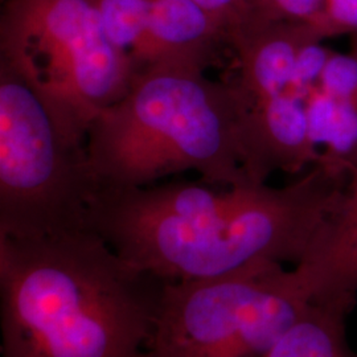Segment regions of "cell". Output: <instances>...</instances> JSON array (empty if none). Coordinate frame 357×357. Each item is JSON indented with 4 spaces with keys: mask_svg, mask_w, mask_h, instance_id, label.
<instances>
[{
    "mask_svg": "<svg viewBox=\"0 0 357 357\" xmlns=\"http://www.w3.org/2000/svg\"><path fill=\"white\" fill-rule=\"evenodd\" d=\"M320 40L357 33V0H321L318 17L311 24Z\"/></svg>",
    "mask_w": 357,
    "mask_h": 357,
    "instance_id": "obj_12",
    "label": "cell"
},
{
    "mask_svg": "<svg viewBox=\"0 0 357 357\" xmlns=\"http://www.w3.org/2000/svg\"><path fill=\"white\" fill-rule=\"evenodd\" d=\"M246 103L233 78L187 65L137 72L128 93L96 116L86 135L96 191L141 188L185 172L218 187L248 175Z\"/></svg>",
    "mask_w": 357,
    "mask_h": 357,
    "instance_id": "obj_3",
    "label": "cell"
},
{
    "mask_svg": "<svg viewBox=\"0 0 357 357\" xmlns=\"http://www.w3.org/2000/svg\"><path fill=\"white\" fill-rule=\"evenodd\" d=\"M344 191L306 255L291 270L310 303H348L357 298V153L347 162Z\"/></svg>",
    "mask_w": 357,
    "mask_h": 357,
    "instance_id": "obj_8",
    "label": "cell"
},
{
    "mask_svg": "<svg viewBox=\"0 0 357 357\" xmlns=\"http://www.w3.org/2000/svg\"><path fill=\"white\" fill-rule=\"evenodd\" d=\"M348 303H310L262 357H357L345 332Z\"/></svg>",
    "mask_w": 357,
    "mask_h": 357,
    "instance_id": "obj_9",
    "label": "cell"
},
{
    "mask_svg": "<svg viewBox=\"0 0 357 357\" xmlns=\"http://www.w3.org/2000/svg\"><path fill=\"white\" fill-rule=\"evenodd\" d=\"M125 53L135 73L159 65L208 70L227 45L224 26L195 0H143Z\"/></svg>",
    "mask_w": 357,
    "mask_h": 357,
    "instance_id": "obj_7",
    "label": "cell"
},
{
    "mask_svg": "<svg viewBox=\"0 0 357 357\" xmlns=\"http://www.w3.org/2000/svg\"><path fill=\"white\" fill-rule=\"evenodd\" d=\"M94 192L86 142L66 134L26 81L0 64V236L89 229Z\"/></svg>",
    "mask_w": 357,
    "mask_h": 357,
    "instance_id": "obj_5",
    "label": "cell"
},
{
    "mask_svg": "<svg viewBox=\"0 0 357 357\" xmlns=\"http://www.w3.org/2000/svg\"><path fill=\"white\" fill-rule=\"evenodd\" d=\"M0 64L23 78L60 128L82 142L96 116L128 93L135 76L93 0H6Z\"/></svg>",
    "mask_w": 357,
    "mask_h": 357,
    "instance_id": "obj_4",
    "label": "cell"
},
{
    "mask_svg": "<svg viewBox=\"0 0 357 357\" xmlns=\"http://www.w3.org/2000/svg\"><path fill=\"white\" fill-rule=\"evenodd\" d=\"M348 172L317 162L293 183L237 187L172 180L141 188H101L88 228L128 264L163 281L233 274L259 262L306 255L339 203Z\"/></svg>",
    "mask_w": 357,
    "mask_h": 357,
    "instance_id": "obj_1",
    "label": "cell"
},
{
    "mask_svg": "<svg viewBox=\"0 0 357 357\" xmlns=\"http://www.w3.org/2000/svg\"><path fill=\"white\" fill-rule=\"evenodd\" d=\"M308 306L291 271L278 262L209 280L166 281L139 357H262Z\"/></svg>",
    "mask_w": 357,
    "mask_h": 357,
    "instance_id": "obj_6",
    "label": "cell"
},
{
    "mask_svg": "<svg viewBox=\"0 0 357 357\" xmlns=\"http://www.w3.org/2000/svg\"><path fill=\"white\" fill-rule=\"evenodd\" d=\"M165 283L94 230L0 236L1 357H139Z\"/></svg>",
    "mask_w": 357,
    "mask_h": 357,
    "instance_id": "obj_2",
    "label": "cell"
},
{
    "mask_svg": "<svg viewBox=\"0 0 357 357\" xmlns=\"http://www.w3.org/2000/svg\"><path fill=\"white\" fill-rule=\"evenodd\" d=\"M248 13L275 22L312 24L318 17L321 0H246Z\"/></svg>",
    "mask_w": 357,
    "mask_h": 357,
    "instance_id": "obj_11",
    "label": "cell"
},
{
    "mask_svg": "<svg viewBox=\"0 0 357 357\" xmlns=\"http://www.w3.org/2000/svg\"><path fill=\"white\" fill-rule=\"evenodd\" d=\"M310 103L332 132L357 139V33L349 51L332 52Z\"/></svg>",
    "mask_w": 357,
    "mask_h": 357,
    "instance_id": "obj_10",
    "label": "cell"
}]
</instances>
